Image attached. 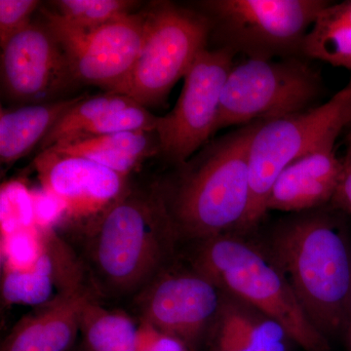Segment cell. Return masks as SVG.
<instances>
[{
    "instance_id": "1",
    "label": "cell",
    "mask_w": 351,
    "mask_h": 351,
    "mask_svg": "<svg viewBox=\"0 0 351 351\" xmlns=\"http://www.w3.org/2000/svg\"><path fill=\"white\" fill-rule=\"evenodd\" d=\"M262 121L209 141L175 172L157 180L179 239L245 230L250 209L249 149Z\"/></svg>"
},
{
    "instance_id": "2",
    "label": "cell",
    "mask_w": 351,
    "mask_h": 351,
    "mask_svg": "<svg viewBox=\"0 0 351 351\" xmlns=\"http://www.w3.org/2000/svg\"><path fill=\"white\" fill-rule=\"evenodd\" d=\"M86 232L95 287L112 295L137 294L169 265L179 240L156 181L130 182Z\"/></svg>"
},
{
    "instance_id": "3",
    "label": "cell",
    "mask_w": 351,
    "mask_h": 351,
    "mask_svg": "<svg viewBox=\"0 0 351 351\" xmlns=\"http://www.w3.org/2000/svg\"><path fill=\"white\" fill-rule=\"evenodd\" d=\"M271 258L308 319L326 335L346 330L351 311V249L329 217H299L277 228Z\"/></svg>"
},
{
    "instance_id": "4",
    "label": "cell",
    "mask_w": 351,
    "mask_h": 351,
    "mask_svg": "<svg viewBox=\"0 0 351 351\" xmlns=\"http://www.w3.org/2000/svg\"><path fill=\"white\" fill-rule=\"evenodd\" d=\"M191 267L221 290L276 321L306 351H331L326 337L308 319L290 284L271 258L230 234L201 240Z\"/></svg>"
},
{
    "instance_id": "5",
    "label": "cell",
    "mask_w": 351,
    "mask_h": 351,
    "mask_svg": "<svg viewBox=\"0 0 351 351\" xmlns=\"http://www.w3.org/2000/svg\"><path fill=\"white\" fill-rule=\"evenodd\" d=\"M145 11L142 49L115 93L126 95L147 108L165 104L176 83L184 78L198 55L206 49L212 27L198 9L174 2H152Z\"/></svg>"
},
{
    "instance_id": "6",
    "label": "cell",
    "mask_w": 351,
    "mask_h": 351,
    "mask_svg": "<svg viewBox=\"0 0 351 351\" xmlns=\"http://www.w3.org/2000/svg\"><path fill=\"white\" fill-rule=\"evenodd\" d=\"M324 0H205L198 10L211 22L217 48L243 53L248 59L302 56L307 32Z\"/></svg>"
},
{
    "instance_id": "7",
    "label": "cell",
    "mask_w": 351,
    "mask_h": 351,
    "mask_svg": "<svg viewBox=\"0 0 351 351\" xmlns=\"http://www.w3.org/2000/svg\"><path fill=\"white\" fill-rule=\"evenodd\" d=\"M351 125V80L327 103L289 117L262 121L249 149L251 201L245 230L267 213L270 189L288 165Z\"/></svg>"
},
{
    "instance_id": "8",
    "label": "cell",
    "mask_w": 351,
    "mask_h": 351,
    "mask_svg": "<svg viewBox=\"0 0 351 351\" xmlns=\"http://www.w3.org/2000/svg\"><path fill=\"white\" fill-rule=\"evenodd\" d=\"M320 92L319 75L299 57L246 60L226 78L215 134L304 112Z\"/></svg>"
},
{
    "instance_id": "9",
    "label": "cell",
    "mask_w": 351,
    "mask_h": 351,
    "mask_svg": "<svg viewBox=\"0 0 351 351\" xmlns=\"http://www.w3.org/2000/svg\"><path fill=\"white\" fill-rule=\"evenodd\" d=\"M43 22L61 44L78 84L115 92L125 82L144 43L147 11L96 29L69 24L54 10L40 9Z\"/></svg>"
},
{
    "instance_id": "10",
    "label": "cell",
    "mask_w": 351,
    "mask_h": 351,
    "mask_svg": "<svg viewBox=\"0 0 351 351\" xmlns=\"http://www.w3.org/2000/svg\"><path fill=\"white\" fill-rule=\"evenodd\" d=\"M235 55L226 48L203 50L184 76L175 107L159 117V156L168 163L188 160L215 135L221 94Z\"/></svg>"
},
{
    "instance_id": "11",
    "label": "cell",
    "mask_w": 351,
    "mask_h": 351,
    "mask_svg": "<svg viewBox=\"0 0 351 351\" xmlns=\"http://www.w3.org/2000/svg\"><path fill=\"white\" fill-rule=\"evenodd\" d=\"M219 291L213 280L193 267L166 265L138 292L140 322L193 348L218 315L223 304Z\"/></svg>"
},
{
    "instance_id": "12",
    "label": "cell",
    "mask_w": 351,
    "mask_h": 351,
    "mask_svg": "<svg viewBox=\"0 0 351 351\" xmlns=\"http://www.w3.org/2000/svg\"><path fill=\"white\" fill-rule=\"evenodd\" d=\"M2 96L20 106L64 99L77 82L61 44L45 23L25 27L1 46Z\"/></svg>"
},
{
    "instance_id": "13",
    "label": "cell",
    "mask_w": 351,
    "mask_h": 351,
    "mask_svg": "<svg viewBox=\"0 0 351 351\" xmlns=\"http://www.w3.org/2000/svg\"><path fill=\"white\" fill-rule=\"evenodd\" d=\"M41 186L66 207V219L89 223L128 188L129 177L84 158L46 149L34 159Z\"/></svg>"
},
{
    "instance_id": "14",
    "label": "cell",
    "mask_w": 351,
    "mask_h": 351,
    "mask_svg": "<svg viewBox=\"0 0 351 351\" xmlns=\"http://www.w3.org/2000/svg\"><path fill=\"white\" fill-rule=\"evenodd\" d=\"M335 144L329 141L288 165L270 189L267 211L304 212L331 202L343 168Z\"/></svg>"
},
{
    "instance_id": "15",
    "label": "cell",
    "mask_w": 351,
    "mask_h": 351,
    "mask_svg": "<svg viewBox=\"0 0 351 351\" xmlns=\"http://www.w3.org/2000/svg\"><path fill=\"white\" fill-rule=\"evenodd\" d=\"M91 293L86 287L60 293L25 316L2 341L0 351H66L80 332V313Z\"/></svg>"
},
{
    "instance_id": "16",
    "label": "cell",
    "mask_w": 351,
    "mask_h": 351,
    "mask_svg": "<svg viewBox=\"0 0 351 351\" xmlns=\"http://www.w3.org/2000/svg\"><path fill=\"white\" fill-rule=\"evenodd\" d=\"M87 95L31 104L0 112V162L11 165L39 145L51 129Z\"/></svg>"
},
{
    "instance_id": "17",
    "label": "cell",
    "mask_w": 351,
    "mask_h": 351,
    "mask_svg": "<svg viewBox=\"0 0 351 351\" xmlns=\"http://www.w3.org/2000/svg\"><path fill=\"white\" fill-rule=\"evenodd\" d=\"M49 149L84 157L126 177H130L147 159L160 156V145L156 131L97 136L55 145Z\"/></svg>"
},
{
    "instance_id": "18",
    "label": "cell",
    "mask_w": 351,
    "mask_h": 351,
    "mask_svg": "<svg viewBox=\"0 0 351 351\" xmlns=\"http://www.w3.org/2000/svg\"><path fill=\"white\" fill-rule=\"evenodd\" d=\"M215 321L211 351H287V332L258 311L223 302Z\"/></svg>"
},
{
    "instance_id": "19",
    "label": "cell",
    "mask_w": 351,
    "mask_h": 351,
    "mask_svg": "<svg viewBox=\"0 0 351 351\" xmlns=\"http://www.w3.org/2000/svg\"><path fill=\"white\" fill-rule=\"evenodd\" d=\"M302 56L351 73V0L329 4L307 32Z\"/></svg>"
},
{
    "instance_id": "20",
    "label": "cell",
    "mask_w": 351,
    "mask_h": 351,
    "mask_svg": "<svg viewBox=\"0 0 351 351\" xmlns=\"http://www.w3.org/2000/svg\"><path fill=\"white\" fill-rule=\"evenodd\" d=\"M85 351H138L141 327L130 316L101 306L90 295L80 313Z\"/></svg>"
},
{
    "instance_id": "21",
    "label": "cell",
    "mask_w": 351,
    "mask_h": 351,
    "mask_svg": "<svg viewBox=\"0 0 351 351\" xmlns=\"http://www.w3.org/2000/svg\"><path fill=\"white\" fill-rule=\"evenodd\" d=\"M134 104H137V101L130 97L113 92L87 96L73 106L51 129L39 144V152L68 142L75 134L101 119L104 115L130 107Z\"/></svg>"
},
{
    "instance_id": "22",
    "label": "cell",
    "mask_w": 351,
    "mask_h": 351,
    "mask_svg": "<svg viewBox=\"0 0 351 351\" xmlns=\"http://www.w3.org/2000/svg\"><path fill=\"white\" fill-rule=\"evenodd\" d=\"M140 2L132 0H57L54 11L69 24L96 29L135 12Z\"/></svg>"
},
{
    "instance_id": "23",
    "label": "cell",
    "mask_w": 351,
    "mask_h": 351,
    "mask_svg": "<svg viewBox=\"0 0 351 351\" xmlns=\"http://www.w3.org/2000/svg\"><path fill=\"white\" fill-rule=\"evenodd\" d=\"M158 119L159 117L152 114L147 108L143 107L138 103L134 104L130 107L104 115L101 119L83 128L64 144L82 140V138L122 133V132H154L156 130Z\"/></svg>"
},
{
    "instance_id": "24",
    "label": "cell",
    "mask_w": 351,
    "mask_h": 351,
    "mask_svg": "<svg viewBox=\"0 0 351 351\" xmlns=\"http://www.w3.org/2000/svg\"><path fill=\"white\" fill-rule=\"evenodd\" d=\"M36 226L31 189L20 181L2 184L0 191L1 237Z\"/></svg>"
},
{
    "instance_id": "25",
    "label": "cell",
    "mask_w": 351,
    "mask_h": 351,
    "mask_svg": "<svg viewBox=\"0 0 351 351\" xmlns=\"http://www.w3.org/2000/svg\"><path fill=\"white\" fill-rule=\"evenodd\" d=\"M46 250L43 230L32 226L1 237L2 267L27 270L36 267Z\"/></svg>"
},
{
    "instance_id": "26",
    "label": "cell",
    "mask_w": 351,
    "mask_h": 351,
    "mask_svg": "<svg viewBox=\"0 0 351 351\" xmlns=\"http://www.w3.org/2000/svg\"><path fill=\"white\" fill-rule=\"evenodd\" d=\"M39 5L36 0H0V46L31 24Z\"/></svg>"
},
{
    "instance_id": "27",
    "label": "cell",
    "mask_w": 351,
    "mask_h": 351,
    "mask_svg": "<svg viewBox=\"0 0 351 351\" xmlns=\"http://www.w3.org/2000/svg\"><path fill=\"white\" fill-rule=\"evenodd\" d=\"M34 199V223L41 230H55L66 219V207L59 198L41 188L32 191Z\"/></svg>"
},
{
    "instance_id": "28",
    "label": "cell",
    "mask_w": 351,
    "mask_h": 351,
    "mask_svg": "<svg viewBox=\"0 0 351 351\" xmlns=\"http://www.w3.org/2000/svg\"><path fill=\"white\" fill-rule=\"evenodd\" d=\"M141 341L138 351H186L193 350L181 339L157 331L154 327L140 322Z\"/></svg>"
},
{
    "instance_id": "29",
    "label": "cell",
    "mask_w": 351,
    "mask_h": 351,
    "mask_svg": "<svg viewBox=\"0 0 351 351\" xmlns=\"http://www.w3.org/2000/svg\"><path fill=\"white\" fill-rule=\"evenodd\" d=\"M341 162V178L331 202L335 207L351 214V133H348V147Z\"/></svg>"
},
{
    "instance_id": "30",
    "label": "cell",
    "mask_w": 351,
    "mask_h": 351,
    "mask_svg": "<svg viewBox=\"0 0 351 351\" xmlns=\"http://www.w3.org/2000/svg\"><path fill=\"white\" fill-rule=\"evenodd\" d=\"M346 332H348V350L351 351V311L350 318H348V326H346Z\"/></svg>"
},
{
    "instance_id": "31",
    "label": "cell",
    "mask_w": 351,
    "mask_h": 351,
    "mask_svg": "<svg viewBox=\"0 0 351 351\" xmlns=\"http://www.w3.org/2000/svg\"><path fill=\"white\" fill-rule=\"evenodd\" d=\"M350 133H351V125L350 126Z\"/></svg>"
},
{
    "instance_id": "32",
    "label": "cell",
    "mask_w": 351,
    "mask_h": 351,
    "mask_svg": "<svg viewBox=\"0 0 351 351\" xmlns=\"http://www.w3.org/2000/svg\"><path fill=\"white\" fill-rule=\"evenodd\" d=\"M80 351H85V350H84V348H83V350H80Z\"/></svg>"
},
{
    "instance_id": "33",
    "label": "cell",
    "mask_w": 351,
    "mask_h": 351,
    "mask_svg": "<svg viewBox=\"0 0 351 351\" xmlns=\"http://www.w3.org/2000/svg\"><path fill=\"white\" fill-rule=\"evenodd\" d=\"M186 351H193V350H186Z\"/></svg>"
}]
</instances>
